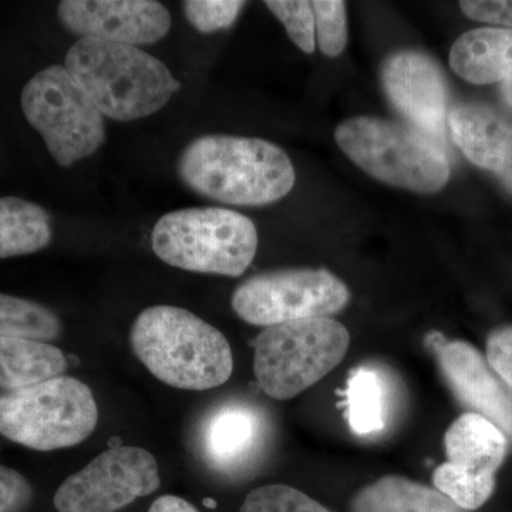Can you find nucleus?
I'll list each match as a JSON object with an SVG mask.
<instances>
[{"mask_svg":"<svg viewBox=\"0 0 512 512\" xmlns=\"http://www.w3.org/2000/svg\"><path fill=\"white\" fill-rule=\"evenodd\" d=\"M99 407L82 380L57 376L0 394V434L36 451L77 446L92 436Z\"/></svg>","mask_w":512,"mask_h":512,"instance_id":"nucleus-7","label":"nucleus"},{"mask_svg":"<svg viewBox=\"0 0 512 512\" xmlns=\"http://www.w3.org/2000/svg\"><path fill=\"white\" fill-rule=\"evenodd\" d=\"M500 92L504 103L512 110V76L500 83Z\"/></svg>","mask_w":512,"mask_h":512,"instance_id":"nucleus-32","label":"nucleus"},{"mask_svg":"<svg viewBox=\"0 0 512 512\" xmlns=\"http://www.w3.org/2000/svg\"><path fill=\"white\" fill-rule=\"evenodd\" d=\"M430 348L450 389L473 413L494 423L512 440V393L491 369L483 355L463 340L447 342L440 333H430Z\"/></svg>","mask_w":512,"mask_h":512,"instance_id":"nucleus-13","label":"nucleus"},{"mask_svg":"<svg viewBox=\"0 0 512 512\" xmlns=\"http://www.w3.org/2000/svg\"><path fill=\"white\" fill-rule=\"evenodd\" d=\"M53 238L49 212L18 197L0 198V259L35 254Z\"/></svg>","mask_w":512,"mask_h":512,"instance_id":"nucleus-20","label":"nucleus"},{"mask_svg":"<svg viewBox=\"0 0 512 512\" xmlns=\"http://www.w3.org/2000/svg\"><path fill=\"white\" fill-rule=\"evenodd\" d=\"M382 83L387 99L407 124L444 147L447 86L439 64L424 53L403 50L383 63Z\"/></svg>","mask_w":512,"mask_h":512,"instance_id":"nucleus-12","label":"nucleus"},{"mask_svg":"<svg viewBox=\"0 0 512 512\" xmlns=\"http://www.w3.org/2000/svg\"><path fill=\"white\" fill-rule=\"evenodd\" d=\"M507 446L503 431L473 412L458 417L444 436L448 463L481 477H495L507 454Z\"/></svg>","mask_w":512,"mask_h":512,"instance_id":"nucleus-16","label":"nucleus"},{"mask_svg":"<svg viewBox=\"0 0 512 512\" xmlns=\"http://www.w3.org/2000/svg\"><path fill=\"white\" fill-rule=\"evenodd\" d=\"M178 177L195 194L221 204L262 207L295 185V168L281 147L261 138L207 134L184 148Z\"/></svg>","mask_w":512,"mask_h":512,"instance_id":"nucleus-1","label":"nucleus"},{"mask_svg":"<svg viewBox=\"0 0 512 512\" xmlns=\"http://www.w3.org/2000/svg\"><path fill=\"white\" fill-rule=\"evenodd\" d=\"M450 66L468 83L504 82L512 76V29L481 28L464 33L451 47Z\"/></svg>","mask_w":512,"mask_h":512,"instance_id":"nucleus-15","label":"nucleus"},{"mask_svg":"<svg viewBox=\"0 0 512 512\" xmlns=\"http://www.w3.org/2000/svg\"><path fill=\"white\" fill-rule=\"evenodd\" d=\"M454 143L477 167L493 173L512 192V127L493 109L461 103L448 117Z\"/></svg>","mask_w":512,"mask_h":512,"instance_id":"nucleus-14","label":"nucleus"},{"mask_svg":"<svg viewBox=\"0 0 512 512\" xmlns=\"http://www.w3.org/2000/svg\"><path fill=\"white\" fill-rule=\"evenodd\" d=\"M20 104L62 167L92 157L106 140L103 114L64 66L53 64L35 74L23 87Z\"/></svg>","mask_w":512,"mask_h":512,"instance_id":"nucleus-8","label":"nucleus"},{"mask_svg":"<svg viewBox=\"0 0 512 512\" xmlns=\"http://www.w3.org/2000/svg\"><path fill=\"white\" fill-rule=\"evenodd\" d=\"M57 16L80 39L136 47L160 42L171 29L170 12L154 0H63Z\"/></svg>","mask_w":512,"mask_h":512,"instance_id":"nucleus-11","label":"nucleus"},{"mask_svg":"<svg viewBox=\"0 0 512 512\" xmlns=\"http://www.w3.org/2000/svg\"><path fill=\"white\" fill-rule=\"evenodd\" d=\"M266 8L285 26L286 33L302 52H315L316 23L312 3L305 0H268Z\"/></svg>","mask_w":512,"mask_h":512,"instance_id":"nucleus-26","label":"nucleus"},{"mask_svg":"<svg viewBox=\"0 0 512 512\" xmlns=\"http://www.w3.org/2000/svg\"><path fill=\"white\" fill-rule=\"evenodd\" d=\"M156 457L140 447H111L56 491L59 512H116L160 488Z\"/></svg>","mask_w":512,"mask_h":512,"instance_id":"nucleus-10","label":"nucleus"},{"mask_svg":"<svg viewBox=\"0 0 512 512\" xmlns=\"http://www.w3.org/2000/svg\"><path fill=\"white\" fill-rule=\"evenodd\" d=\"M346 416L357 436L380 433L384 421L383 384L375 370L359 367L352 372L345 392Z\"/></svg>","mask_w":512,"mask_h":512,"instance_id":"nucleus-21","label":"nucleus"},{"mask_svg":"<svg viewBox=\"0 0 512 512\" xmlns=\"http://www.w3.org/2000/svg\"><path fill=\"white\" fill-rule=\"evenodd\" d=\"M33 498V488L19 471L0 466V512H22Z\"/></svg>","mask_w":512,"mask_h":512,"instance_id":"nucleus-28","label":"nucleus"},{"mask_svg":"<svg viewBox=\"0 0 512 512\" xmlns=\"http://www.w3.org/2000/svg\"><path fill=\"white\" fill-rule=\"evenodd\" d=\"M349 346V330L332 318L269 326L252 340L256 382L272 399H293L338 367Z\"/></svg>","mask_w":512,"mask_h":512,"instance_id":"nucleus-6","label":"nucleus"},{"mask_svg":"<svg viewBox=\"0 0 512 512\" xmlns=\"http://www.w3.org/2000/svg\"><path fill=\"white\" fill-rule=\"evenodd\" d=\"M247 5L238 0H187L183 2L185 19L204 35L231 28Z\"/></svg>","mask_w":512,"mask_h":512,"instance_id":"nucleus-27","label":"nucleus"},{"mask_svg":"<svg viewBox=\"0 0 512 512\" xmlns=\"http://www.w3.org/2000/svg\"><path fill=\"white\" fill-rule=\"evenodd\" d=\"M335 140L353 163L393 187L434 194L450 178L444 147L409 124L355 117L339 124Z\"/></svg>","mask_w":512,"mask_h":512,"instance_id":"nucleus-5","label":"nucleus"},{"mask_svg":"<svg viewBox=\"0 0 512 512\" xmlns=\"http://www.w3.org/2000/svg\"><path fill=\"white\" fill-rule=\"evenodd\" d=\"M353 512H471L441 494L436 488L409 478L386 476L355 495Z\"/></svg>","mask_w":512,"mask_h":512,"instance_id":"nucleus-19","label":"nucleus"},{"mask_svg":"<svg viewBox=\"0 0 512 512\" xmlns=\"http://www.w3.org/2000/svg\"><path fill=\"white\" fill-rule=\"evenodd\" d=\"M67 369V357L50 343L0 338V389L6 392L62 376Z\"/></svg>","mask_w":512,"mask_h":512,"instance_id":"nucleus-18","label":"nucleus"},{"mask_svg":"<svg viewBox=\"0 0 512 512\" xmlns=\"http://www.w3.org/2000/svg\"><path fill=\"white\" fill-rule=\"evenodd\" d=\"M460 8L468 19L512 29V0H464Z\"/></svg>","mask_w":512,"mask_h":512,"instance_id":"nucleus-30","label":"nucleus"},{"mask_svg":"<svg viewBox=\"0 0 512 512\" xmlns=\"http://www.w3.org/2000/svg\"><path fill=\"white\" fill-rule=\"evenodd\" d=\"M148 512H198L194 505L177 495H163L151 504Z\"/></svg>","mask_w":512,"mask_h":512,"instance_id":"nucleus-31","label":"nucleus"},{"mask_svg":"<svg viewBox=\"0 0 512 512\" xmlns=\"http://www.w3.org/2000/svg\"><path fill=\"white\" fill-rule=\"evenodd\" d=\"M204 505H205V507H208V508L217 507V503H215L214 500H211V498H205Z\"/></svg>","mask_w":512,"mask_h":512,"instance_id":"nucleus-33","label":"nucleus"},{"mask_svg":"<svg viewBox=\"0 0 512 512\" xmlns=\"http://www.w3.org/2000/svg\"><path fill=\"white\" fill-rule=\"evenodd\" d=\"M436 490L450 498L463 510L483 507L494 493L495 477H481L451 463L441 464L433 474Z\"/></svg>","mask_w":512,"mask_h":512,"instance_id":"nucleus-23","label":"nucleus"},{"mask_svg":"<svg viewBox=\"0 0 512 512\" xmlns=\"http://www.w3.org/2000/svg\"><path fill=\"white\" fill-rule=\"evenodd\" d=\"M104 117L134 121L170 103L181 83L157 57L140 47L79 39L64 64Z\"/></svg>","mask_w":512,"mask_h":512,"instance_id":"nucleus-3","label":"nucleus"},{"mask_svg":"<svg viewBox=\"0 0 512 512\" xmlns=\"http://www.w3.org/2000/svg\"><path fill=\"white\" fill-rule=\"evenodd\" d=\"M487 362L512 393V326L488 336Z\"/></svg>","mask_w":512,"mask_h":512,"instance_id":"nucleus-29","label":"nucleus"},{"mask_svg":"<svg viewBox=\"0 0 512 512\" xmlns=\"http://www.w3.org/2000/svg\"><path fill=\"white\" fill-rule=\"evenodd\" d=\"M60 332V319L46 306L0 293V338L49 343L59 338Z\"/></svg>","mask_w":512,"mask_h":512,"instance_id":"nucleus-22","label":"nucleus"},{"mask_svg":"<svg viewBox=\"0 0 512 512\" xmlns=\"http://www.w3.org/2000/svg\"><path fill=\"white\" fill-rule=\"evenodd\" d=\"M261 439V420L247 406H224L202 430V448L212 466L229 470L251 456Z\"/></svg>","mask_w":512,"mask_h":512,"instance_id":"nucleus-17","label":"nucleus"},{"mask_svg":"<svg viewBox=\"0 0 512 512\" xmlns=\"http://www.w3.org/2000/svg\"><path fill=\"white\" fill-rule=\"evenodd\" d=\"M154 254L174 268L238 278L254 261L258 231L241 212L227 208H185L154 225Z\"/></svg>","mask_w":512,"mask_h":512,"instance_id":"nucleus-4","label":"nucleus"},{"mask_svg":"<svg viewBox=\"0 0 512 512\" xmlns=\"http://www.w3.org/2000/svg\"><path fill=\"white\" fill-rule=\"evenodd\" d=\"M312 3L315 13L316 37L323 55H342L348 45V19L346 3L340 0H315Z\"/></svg>","mask_w":512,"mask_h":512,"instance_id":"nucleus-25","label":"nucleus"},{"mask_svg":"<svg viewBox=\"0 0 512 512\" xmlns=\"http://www.w3.org/2000/svg\"><path fill=\"white\" fill-rule=\"evenodd\" d=\"M130 343L151 375L175 389H214L234 372L227 338L177 306L156 305L141 312L131 326Z\"/></svg>","mask_w":512,"mask_h":512,"instance_id":"nucleus-2","label":"nucleus"},{"mask_svg":"<svg viewBox=\"0 0 512 512\" xmlns=\"http://www.w3.org/2000/svg\"><path fill=\"white\" fill-rule=\"evenodd\" d=\"M350 301L348 286L326 269H284L255 275L235 289L234 312L255 326L330 318Z\"/></svg>","mask_w":512,"mask_h":512,"instance_id":"nucleus-9","label":"nucleus"},{"mask_svg":"<svg viewBox=\"0 0 512 512\" xmlns=\"http://www.w3.org/2000/svg\"><path fill=\"white\" fill-rule=\"evenodd\" d=\"M239 512H333L318 501L285 484L256 488L245 498Z\"/></svg>","mask_w":512,"mask_h":512,"instance_id":"nucleus-24","label":"nucleus"}]
</instances>
